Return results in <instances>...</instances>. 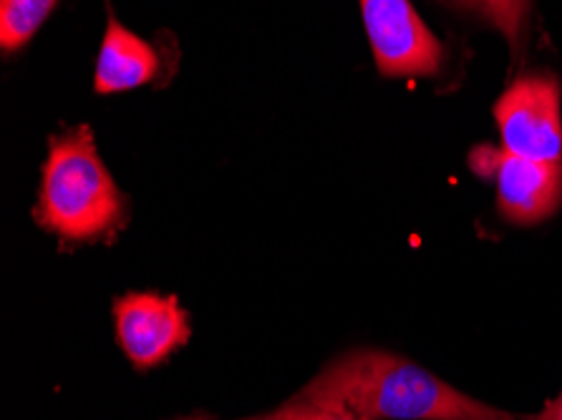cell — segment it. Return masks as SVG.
<instances>
[{
	"label": "cell",
	"instance_id": "cell-1",
	"mask_svg": "<svg viewBox=\"0 0 562 420\" xmlns=\"http://www.w3.org/2000/svg\"><path fill=\"white\" fill-rule=\"evenodd\" d=\"M303 398L363 420H517L383 350H353L305 385Z\"/></svg>",
	"mask_w": 562,
	"mask_h": 420
},
{
	"label": "cell",
	"instance_id": "cell-2",
	"mask_svg": "<svg viewBox=\"0 0 562 420\" xmlns=\"http://www.w3.org/2000/svg\"><path fill=\"white\" fill-rule=\"evenodd\" d=\"M33 217L44 229L71 242H91L122 227V192L101 161L89 126L50 136Z\"/></svg>",
	"mask_w": 562,
	"mask_h": 420
},
{
	"label": "cell",
	"instance_id": "cell-3",
	"mask_svg": "<svg viewBox=\"0 0 562 420\" xmlns=\"http://www.w3.org/2000/svg\"><path fill=\"white\" fill-rule=\"evenodd\" d=\"M495 118L502 149L538 161L562 159L560 81L552 73L519 76L499 97Z\"/></svg>",
	"mask_w": 562,
	"mask_h": 420
},
{
	"label": "cell",
	"instance_id": "cell-4",
	"mask_svg": "<svg viewBox=\"0 0 562 420\" xmlns=\"http://www.w3.org/2000/svg\"><path fill=\"white\" fill-rule=\"evenodd\" d=\"M470 167L497 184L502 217L515 225H538L552 217L562 202V161L515 157L507 149L476 147Z\"/></svg>",
	"mask_w": 562,
	"mask_h": 420
},
{
	"label": "cell",
	"instance_id": "cell-5",
	"mask_svg": "<svg viewBox=\"0 0 562 420\" xmlns=\"http://www.w3.org/2000/svg\"><path fill=\"white\" fill-rule=\"evenodd\" d=\"M373 58L383 76H434L445 48L408 0H361Z\"/></svg>",
	"mask_w": 562,
	"mask_h": 420
},
{
	"label": "cell",
	"instance_id": "cell-6",
	"mask_svg": "<svg viewBox=\"0 0 562 420\" xmlns=\"http://www.w3.org/2000/svg\"><path fill=\"white\" fill-rule=\"evenodd\" d=\"M116 338L134 367L149 371L190 338V322L177 297L132 293L114 305Z\"/></svg>",
	"mask_w": 562,
	"mask_h": 420
},
{
	"label": "cell",
	"instance_id": "cell-7",
	"mask_svg": "<svg viewBox=\"0 0 562 420\" xmlns=\"http://www.w3.org/2000/svg\"><path fill=\"white\" fill-rule=\"evenodd\" d=\"M157 71V50L112 15L99 48L97 73H93V89H97V93L139 89V86L155 79Z\"/></svg>",
	"mask_w": 562,
	"mask_h": 420
},
{
	"label": "cell",
	"instance_id": "cell-8",
	"mask_svg": "<svg viewBox=\"0 0 562 420\" xmlns=\"http://www.w3.org/2000/svg\"><path fill=\"white\" fill-rule=\"evenodd\" d=\"M56 0H0V46L3 54L21 50L54 11Z\"/></svg>",
	"mask_w": 562,
	"mask_h": 420
},
{
	"label": "cell",
	"instance_id": "cell-9",
	"mask_svg": "<svg viewBox=\"0 0 562 420\" xmlns=\"http://www.w3.org/2000/svg\"><path fill=\"white\" fill-rule=\"evenodd\" d=\"M482 11L490 15L492 23L507 38L513 56L522 54L525 43V23L530 15V0H482Z\"/></svg>",
	"mask_w": 562,
	"mask_h": 420
},
{
	"label": "cell",
	"instance_id": "cell-10",
	"mask_svg": "<svg viewBox=\"0 0 562 420\" xmlns=\"http://www.w3.org/2000/svg\"><path fill=\"white\" fill-rule=\"evenodd\" d=\"M260 420H363V418L353 416L351 410L346 408L323 406V402L297 396L295 400L288 402V406L278 408L276 413H270Z\"/></svg>",
	"mask_w": 562,
	"mask_h": 420
},
{
	"label": "cell",
	"instance_id": "cell-11",
	"mask_svg": "<svg viewBox=\"0 0 562 420\" xmlns=\"http://www.w3.org/2000/svg\"><path fill=\"white\" fill-rule=\"evenodd\" d=\"M530 420H562V390H560V396L555 400L544 406L540 416H535Z\"/></svg>",
	"mask_w": 562,
	"mask_h": 420
},
{
	"label": "cell",
	"instance_id": "cell-12",
	"mask_svg": "<svg viewBox=\"0 0 562 420\" xmlns=\"http://www.w3.org/2000/svg\"><path fill=\"white\" fill-rule=\"evenodd\" d=\"M457 3H464V5H480L482 8V0H457Z\"/></svg>",
	"mask_w": 562,
	"mask_h": 420
}]
</instances>
